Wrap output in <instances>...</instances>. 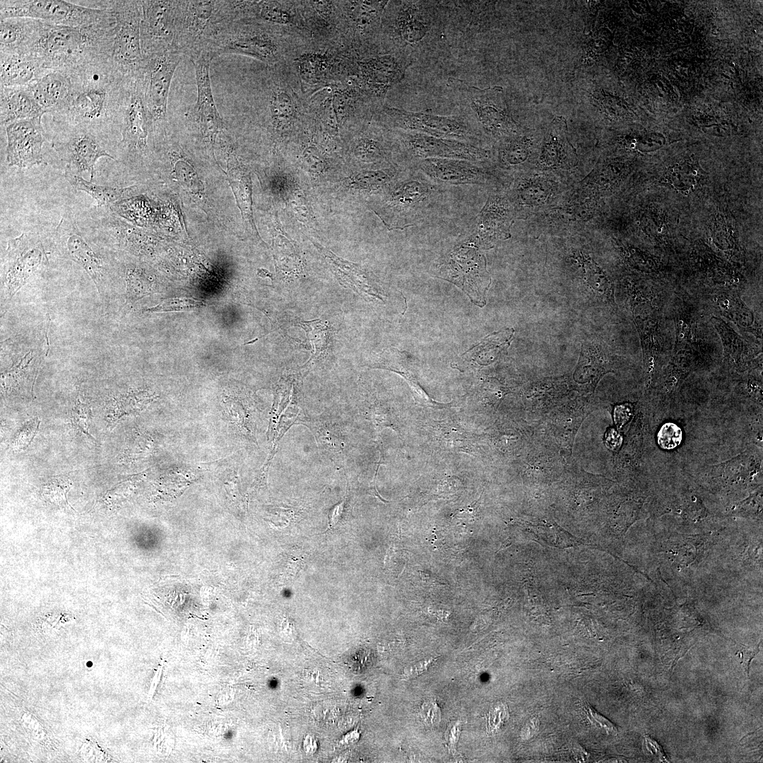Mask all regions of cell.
Returning a JSON list of instances; mask_svg holds the SVG:
<instances>
[{"label": "cell", "mask_w": 763, "mask_h": 763, "mask_svg": "<svg viewBox=\"0 0 763 763\" xmlns=\"http://www.w3.org/2000/svg\"><path fill=\"white\" fill-rule=\"evenodd\" d=\"M43 22L15 17L0 20V53L28 55L37 42Z\"/></svg>", "instance_id": "25"}, {"label": "cell", "mask_w": 763, "mask_h": 763, "mask_svg": "<svg viewBox=\"0 0 763 763\" xmlns=\"http://www.w3.org/2000/svg\"><path fill=\"white\" fill-rule=\"evenodd\" d=\"M71 76L66 70H48L41 78L28 85L44 114L61 109L72 90Z\"/></svg>", "instance_id": "27"}, {"label": "cell", "mask_w": 763, "mask_h": 763, "mask_svg": "<svg viewBox=\"0 0 763 763\" xmlns=\"http://www.w3.org/2000/svg\"><path fill=\"white\" fill-rule=\"evenodd\" d=\"M57 126L52 148L65 164V175L81 176L87 172L92 182L97 160L101 157L115 159L105 149L103 138L95 132L78 126Z\"/></svg>", "instance_id": "11"}, {"label": "cell", "mask_w": 763, "mask_h": 763, "mask_svg": "<svg viewBox=\"0 0 763 763\" xmlns=\"http://www.w3.org/2000/svg\"><path fill=\"white\" fill-rule=\"evenodd\" d=\"M153 448V441L146 435L138 434L129 442L125 450L129 460H138L150 456Z\"/></svg>", "instance_id": "41"}, {"label": "cell", "mask_w": 763, "mask_h": 763, "mask_svg": "<svg viewBox=\"0 0 763 763\" xmlns=\"http://www.w3.org/2000/svg\"><path fill=\"white\" fill-rule=\"evenodd\" d=\"M715 304L720 314L732 321L740 330L762 338V322L738 293L722 292L715 297Z\"/></svg>", "instance_id": "31"}, {"label": "cell", "mask_w": 763, "mask_h": 763, "mask_svg": "<svg viewBox=\"0 0 763 763\" xmlns=\"http://www.w3.org/2000/svg\"><path fill=\"white\" fill-rule=\"evenodd\" d=\"M479 247L468 237L456 247L439 267L441 278L463 288L473 302L485 304V293L490 283L486 261Z\"/></svg>", "instance_id": "13"}, {"label": "cell", "mask_w": 763, "mask_h": 763, "mask_svg": "<svg viewBox=\"0 0 763 763\" xmlns=\"http://www.w3.org/2000/svg\"><path fill=\"white\" fill-rule=\"evenodd\" d=\"M513 329H507L497 333H493L485 338L478 345L465 353L472 357H480L482 355L490 354L492 357L496 356L501 350H503L509 345L513 335Z\"/></svg>", "instance_id": "38"}, {"label": "cell", "mask_w": 763, "mask_h": 763, "mask_svg": "<svg viewBox=\"0 0 763 763\" xmlns=\"http://www.w3.org/2000/svg\"><path fill=\"white\" fill-rule=\"evenodd\" d=\"M40 420L35 418L27 422L17 432L12 441L15 451L25 449L37 433Z\"/></svg>", "instance_id": "43"}, {"label": "cell", "mask_w": 763, "mask_h": 763, "mask_svg": "<svg viewBox=\"0 0 763 763\" xmlns=\"http://www.w3.org/2000/svg\"><path fill=\"white\" fill-rule=\"evenodd\" d=\"M298 325L305 331L312 346L311 357L300 369L299 374L303 378L317 362L328 355L332 345L333 332L328 323L319 319L299 322Z\"/></svg>", "instance_id": "33"}, {"label": "cell", "mask_w": 763, "mask_h": 763, "mask_svg": "<svg viewBox=\"0 0 763 763\" xmlns=\"http://www.w3.org/2000/svg\"><path fill=\"white\" fill-rule=\"evenodd\" d=\"M682 439L681 429L673 422H666L662 425L658 432V445L664 449H672L678 446Z\"/></svg>", "instance_id": "42"}, {"label": "cell", "mask_w": 763, "mask_h": 763, "mask_svg": "<svg viewBox=\"0 0 763 763\" xmlns=\"http://www.w3.org/2000/svg\"><path fill=\"white\" fill-rule=\"evenodd\" d=\"M433 660V658H430L428 659L420 661L418 663L406 668L404 670V675L408 678L414 677L423 673L425 670H427V666L432 662Z\"/></svg>", "instance_id": "53"}, {"label": "cell", "mask_w": 763, "mask_h": 763, "mask_svg": "<svg viewBox=\"0 0 763 763\" xmlns=\"http://www.w3.org/2000/svg\"><path fill=\"white\" fill-rule=\"evenodd\" d=\"M283 30L255 19L223 25L207 48L212 59L227 54H242L271 66L281 64Z\"/></svg>", "instance_id": "6"}, {"label": "cell", "mask_w": 763, "mask_h": 763, "mask_svg": "<svg viewBox=\"0 0 763 763\" xmlns=\"http://www.w3.org/2000/svg\"><path fill=\"white\" fill-rule=\"evenodd\" d=\"M6 160L10 167L30 168L45 163L42 146L45 134L42 117L22 119L6 126Z\"/></svg>", "instance_id": "19"}, {"label": "cell", "mask_w": 763, "mask_h": 763, "mask_svg": "<svg viewBox=\"0 0 763 763\" xmlns=\"http://www.w3.org/2000/svg\"><path fill=\"white\" fill-rule=\"evenodd\" d=\"M91 410L86 404L78 401L72 410L71 420L73 424L85 434L91 437L89 433Z\"/></svg>", "instance_id": "44"}, {"label": "cell", "mask_w": 763, "mask_h": 763, "mask_svg": "<svg viewBox=\"0 0 763 763\" xmlns=\"http://www.w3.org/2000/svg\"><path fill=\"white\" fill-rule=\"evenodd\" d=\"M313 243L343 286L351 288L363 297L383 300L382 291L362 266L338 257L329 249Z\"/></svg>", "instance_id": "26"}, {"label": "cell", "mask_w": 763, "mask_h": 763, "mask_svg": "<svg viewBox=\"0 0 763 763\" xmlns=\"http://www.w3.org/2000/svg\"><path fill=\"white\" fill-rule=\"evenodd\" d=\"M413 61L403 54L385 53L360 63V90L378 110L387 92L403 79Z\"/></svg>", "instance_id": "17"}, {"label": "cell", "mask_w": 763, "mask_h": 763, "mask_svg": "<svg viewBox=\"0 0 763 763\" xmlns=\"http://www.w3.org/2000/svg\"><path fill=\"white\" fill-rule=\"evenodd\" d=\"M21 722L28 733L33 739L42 741L46 738L47 735L43 726L33 714L25 712L21 716Z\"/></svg>", "instance_id": "48"}, {"label": "cell", "mask_w": 763, "mask_h": 763, "mask_svg": "<svg viewBox=\"0 0 763 763\" xmlns=\"http://www.w3.org/2000/svg\"><path fill=\"white\" fill-rule=\"evenodd\" d=\"M81 757L89 762H104L107 757L105 751L93 740L87 739L80 749Z\"/></svg>", "instance_id": "45"}, {"label": "cell", "mask_w": 763, "mask_h": 763, "mask_svg": "<svg viewBox=\"0 0 763 763\" xmlns=\"http://www.w3.org/2000/svg\"><path fill=\"white\" fill-rule=\"evenodd\" d=\"M380 131L369 129L359 138L355 148L358 159L365 163H379L390 157L391 146Z\"/></svg>", "instance_id": "36"}, {"label": "cell", "mask_w": 763, "mask_h": 763, "mask_svg": "<svg viewBox=\"0 0 763 763\" xmlns=\"http://www.w3.org/2000/svg\"><path fill=\"white\" fill-rule=\"evenodd\" d=\"M184 57L174 49L143 57L138 77L155 129L166 119L172 80L177 67Z\"/></svg>", "instance_id": "12"}, {"label": "cell", "mask_w": 763, "mask_h": 763, "mask_svg": "<svg viewBox=\"0 0 763 763\" xmlns=\"http://www.w3.org/2000/svg\"><path fill=\"white\" fill-rule=\"evenodd\" d=\"M645 740L646 748L651 754L656 755L661 761L666 760L662 748L656 742L649 736H646Z\"/></svg>", "instance_id": "54"}, {"label": "cell", "mask_w": 763, "mask_h": 763, "mask_svg": "<svg viewBox=\"0 0 763 763\" xmlns=\"http://www.w3.org/2000/svg\"><path fill=\"white\" fill-rule=\"evenodd\" d=\"M213 59L207 54L191 59L195 71L197 97L194 107L186 113V117L196 124L206 141L212 146L217 134L223 129V122L213 98L210 66Z\"/></svg>", "instance_id": "18"}, {"label": "cell", "mask_w": 763, "mask_h": 763, "mask_svg": "<svg viewBox=\"0 0 763 763\" xmlns=\"http://www.w3.org/2000/svg\"><path fill=\"white\" fill-rule=\"evenodd\" d=\"M412 168L437 184H481L488 172L477 162L448 158H425L412 162Z\"/></svg>", "instance_id": "20"}, {"label": "cell", "mask_w": 763, "mask_h": 763, "mask_svg": "<svg viewBox=\"0 0 763 763\" xmlns=\"http://www.w3.org/2000/svg\"><path fill=\"white\" fill-rule=\"evenodd\" d=\"M201 302L189 298L167 300L161 302L155 307L147 309L150 312L176 311L185 309H191L197 307Z\"/></svg>", "instance_id": "46"}, {"label": "cell", "mask_w": 763, "mask_h": 763, "mask_svg": "<svg viewBox=\"0 0 763 763\" xmlns=\"http://www.w3.org/2000/svg\"><path fill=\"white\" fill-rule=\"evenodd\" d=\"M420 716L423 722L431 726L437 725L441 719V712L435 701L429 700L423 703Z\"/></svg>", "instance_id": "50"}, {"label": "cell", "mask_w": 763, "mask_h": 763, "mask_svg": "<svg viewBox=\"0 0 763 763\" xmlns=\"http://www.w3.org/2000/svg\"><path fill=\"white\" fill-rule=\"evenodd\" d=\"M711 322L721 338L726 357L740 364L755 354L757 350L722 318L714 316L711 318Z\"/></svg>", "instance_id": "34"}, {"label": "cell", "mask_w": 763, "mask_h": 763, "mask_svg": "<svg viewBox=\"0 0 763 763\" xmlns=\"http://www.w3.org/2000/svg\"><path fill=\"white\" fill-rule=\"evenodd\" d=\"M42 263H47V257L41 242L21 234L8 244L4 267L6 282L8 285H20Z\"/></svg>", "instance_id": "22"}, {"label": "cell", "mask_w": 763, "mask_h": 763, "mask_svg": "<svg viewBox=\"0 0 763 763\" xmlns=\"http://www.w3.org/2000/svg\"><path fill=\"white\" fill-rule=\"evenodd\" d=\"M112 11L102 5L87 7L61 0H1L0 20L23 17L71 27L90 25L107 17Z\"/></svg>", "instance_id": "9"}, {"label": "cell", "mask_w": 763, "mask_h": 763, "mask_svg": "<svg viewBox=\"0 0 763 763\" xmlns=\"http://www.w3.org/2000/svg\"><path fill=\"white\" fill-rule=\"evenodd\" d=\"M398 171L390 167L379 170H362L350 177V187L366 192H372L386 187L396 178Z\"/></svg>", "instance_id": "37"}, {"label": "cell", "mask_w": 763, "mask_h": 763, "mask_svg": "<svg viewBox=\"0 0 763 763\" xmlns=\"http://www.w3.org/2000/svg\"><path fill=\"white\" fill-rule=\"evenodd\" d=\"M120 127V145L127 156H146L148 152V140L155 127L148 114L138 76L128 83Z\"/></svg>", "instance_id": "15"}, {"label": "cell", "mask_w": 763, "mask_h": 763, "mask_svg": "<svg viewBox=\"0 0 763 763\" xmlns=\"http://www.w3.org/2000/svg\"><path fill=\"white\" fill-rule=\"evenodd\" d=\"M304 166L313 173H320L324 169V161L317 148H307L302 153Z\"/></svg>", "instance_id": "49"}, {"label": "cell", "mask_w": 763, "mask_h": 763, "mask_svg": "<svg viewBox=\"0 0 763 763\" xmlns=\"http://www.w3.org/2000/svg\"><path fill=\"white\" fill-rule=\"evenodd\" d=\"M111 11L102 20L87 25L71 27L43 22L28 55L46 70L66 71L100 58H111L116 28L115 16Z\"/></svg>", "instance_id": "2"}, {"label": "cell", "mask_w": 763, "mask_h": 763, "mask_svg": "<svg viewBox=\"0 0 763 763\" xmlns=\"http://www.w3.org/2000/svg\"><path fill=\"white\" fill-rule=\"evenodd\" d=\"M233 21L232 1H177L174 49L190 59L205 54L221 27Z\"/></svg>", "instance_id": "5"}, {"label": "cell", "mask_w": 763, "mask_h": 763, "mask_svg": "<svg viewBox=\"0 0 763 763\" xmlns=\"http://www.w3.org/2000/svg\"><path fill=\"white\" fill-rule=\"evenodd\" d=\"M446 85L461 109V115L478 135L483 132L501 140L515 136L517 125L501 86L481 89L456 78H449Z\"/></svg>", "instance_id": "4"}, {"label": "cell", "mask_w": 763, "mask_h": 763, "mask_svg": "<svg viewBox=\"0 0 763 763\" xmlns=\"http://www.w3.org/2000/svg\"><path fill=\"white\" fill-rule=\"evenodd\" d=\"M438 1H392L382 20L380 47L386 53L403 54L415 59L443 25Z\"/></svg>", "instance_id": "3"}, {"label": "cell", "mask_w": 763, "mask_h": 763, "mask_svg": "<svg viewBox=\"0 0 763 763\" xmlns=\"http://www.w3.org/2000/svg\"><path fill=\"white\" fill-rule=\"evenodd\" d=\"M72 90L63 107L52 114L57 125L78 126L104 138L120 127L128 83L111 58H100L69 71Z\"/></svg>", "instance_id": "1"}, {"label": "cell", "mask_w": 763, "mask_h": 763, "mask_svg": "<svg viewBox=\"0 0 763 763\" xmlns=\"http://www.w3.org/2000/svg\"><path fill=\"white\" fill-rule=\"evenodd\" d=\"M349 511V498L345 495V499L340 503L335 505L330 511L329 514V526L326 531L332 528L336 525H338L341 521L345 519L347 513Z\"/></svg>", "instance_id": "51"}, {"label": "cell", "mask_w": 763, "mask_h": 763, "mask_svg": "<svg viewBox=\"0 0 763 763\" xmlns=\"http://www.w3.org/2000/svg\"><path fill=\"white\" fill-rule=\"evenodd\" d=\"M540 160L544 165L553 168H567L576 164V151L569 142L564 117H557L551 122L544 138Z\"/></svg>", "instance_id": "28"}, {"label": "cell", "mask_w": 763, "mask_h": 763, "mask_svg": "<svg viewBox=\"0 0 763 763\" xmlns=\"http://www.w3.org/2000/svg\"><path fill=\"white\" fill-rule=\"evenodd\" d=\"M614 412V418L616 425L618 427H621L629 420L632 408L628 404H622L617 406Z\"/></svg>", "instance_id": "52"}, {"label": "cell", "mask_w": 763, "mask_h": 763, "mask_svg": "<svg viewBox=\"0 0 763 763\" xmlns=\"http://www.w3.org/2000/svg\"><path fill=\"white\" fill-rule=\"evenodd\" d=\"M511 208L500 196H491L482 209L473 234L469 237L479 248L487 249L509 236Z\"/></svg>", "instance_id": "24"}, {"label": "cell", "mask_w": 763, "mask_h": 763, "mask_svg": "<svg viewBox=\"0 0 763 763\" xmlns=\"http://www.w3.org/2000/svg\"><path fill=\"white\" fill-rule=\"evenodd\" d=\"M100 1L113 11L116 19L111 61L125 78H136L143 63L140 37L141 1Z\"/></svg>", "instance_id": "8"}, {"label": "cell", "mask_w": 763, "mask_h": 763, "mask_svg": "<svg viewBox=\"0 0 763 763\" xmlns=\"http://www.w3.org/2000/svg\"><path fill=\"white\" fill-rule=\"evenodd\" d=\"M661 321L659 308L651 301H645L640 312L635 314V322L639 332L642 350L648 357H653L660 349L658 333Z\"/></svg>", "instance_id": "32"}, {"label": "cell", "mask_w": 763, "mask_h": 763, "mask_svg": "<svg viewBox=\"0 0 763 763\" xmlns=\"http://www.w3.org/2000/svg\"><path fill=\"white\" fill-rule=\"evenodd\" d=\"M304 747L307 752L313 753L317 749V743L312 736H307L304 740Z\"/></svg>", "instance_id": "56"}, {"label": "cell", "mask_w": 763, "mask_h": 763, "mask_svg": "<svg viewBox=\"0 0 763 763\" xmlns=\"http://www.w3.org/2000/svg\"><path fill=\"white\" fill-rule=\"evenodd\" d=\"M606 444L612 450H616L620 447L622 438L620 435L614 430L608 431L605 436Z\"/></svg>", "instance_id": "55"}, {"label": "cell", "mask_w": 763, "mask_h": 763, "mask_svg": "<svg viewBox=\"0 0 763 763\" xmlns=\"http://www.w3.org/2000/svg\"><path fill=\"white\" fill-rule=\"evenodd\" d=\"M177 4V1H141L140 37L143 57L174 49Z\"/></svg>", "instance_id": "16"}, {"label": "cell", "mask_w": 763, "mask_h": 763, "mask_svg": "<svg viewBox=\"0 0 763 763\" xmlns=\"http://www.w3.org/2000/svg\"><path fill=\"white\" fill-rule=\"evenodd\" d=\"M377 113L387 124L400 131L477 145L478 135L462 115L442 116L433 114L430 110L409 112L384 106Z\"/></svg>", "instance_id": "10"}, {"label": "cell", "mask_w": 763, "mask_h": 763, "mask_svg": "<svg viewBox=\"0 0 763 763\" xmlns=\"http://www.w3.org/2000/svg\"><path fill=\"white\" fill-rule=\"evenodd\" d=\"M65 177L76 189L83 191L93 197L97 201V207L109 208L134 190V187L122 189L98 185L85 180L82 176L65 175Z\"/></svg>", "instance_id": "35"}, {"label": "cell", "mask_w": 763, "mask_h": 763, "mask_svg": "<svg viewBox=\"0 0 763 763\" xmlns=\"http://www.w3.org/2000/svg\"><path fill=\"white\" fill-rule=\"evenodd\" d=\"M295 424L308 427L320 451L338 466L343 465L350 451V440L344 427L328 416L309 417L298 413Z\"/></svg>", "instance_id": "23"}, {"label": "cell", "mask_w": 763, "mask_h": 763, "mask_svg": "<svg viewBox=\"0 0 763 763\" xmlns=\"http://www.w3.org/2000/svg\"><path fill=\"white\" fill-rule=\"evenodd\" d=\"M47 71L30 55L0 54L1 88L28 86Z\"/></svg>", "instance_id": "30"}, {"label": "cell", "mask_w": 763, "mask_h": 763, "mask_svg": "<svg viewBox=\"0 0 763 763\" xmlns=\"http://www.w3.org/2000/svg\"><path fill=\"white\" fill-rule=\"evenodd\" d=\"M55 235L70 258L80 264L99 286L106 273L105 262L85 240L71 215L66 213L61 218Z\"/></svg>", "instance_id": "21"}, {"label": "cell", "mask_w": 763, "mask_h": 763, "mask_svg": "<svg viewBox=\"0 0 763 763\" xmlns=\"http://www.w3.org/2000/svg\"><path fill=\"white\" fill-rule=\"evenodd\" d=\"M398 148L411 162L425 158L464 160L479 163L490 157L487 150L471 143L398 130Z\"/></svg>", "instance_id": "14"}, {"label": "cell", "mask_w": 763, "mask_h": 763, "mask_svg": "<svg viewBox=\"0 0 763 763\" xmlns=\"http://www.w3.org/2000/svg\"><path fill=\"white\" fill-rule=\"evenodd\" d=\"M675 341L674 350H694V337L691 319L680 313L675 318Z\"/></svg>", "instance_id": "39"}, {"label": "cell", "mask_w": 763, "mask_h": 763, "mask_svg": "<svg viewBox=\"0 0 763 763\" xmlns=\"http://www.w3.org/2000/svg\"><path fill=\"white\" fill-rule=\"evenodd\" d=\"M694 166L684 162L679 165H675L671 170L669 180L678 189L687 191L693 188L696 184L697 172L694 170Z\"/></svg>", "instance_id": "40"}, {"label": "cell", "mask_w": 763, "mask_h": 763, "mask_svg": "<svg viewBox=\"0 0 763 763\" xmlns=\"http://www.w3.org/2000/svg\"><path fill=\"white\" fill-rule=\"evenodd\" d=\"M584 710L588 718L595 726L604 730L610 735H615L617 733L616 726L588 703L584 704Z\"/></svg>", "instance_id": "47"}, {"label": "cell", "mask_w": 763, "mask_h": 763, "mask_svg": "<svg viewBox=\"0 0 763 763\" xmlns=\"http://www.w3.org/2000/svg\"><path fill=\"white\" fill-rule=\"evenodd\" d=\"M45 114L35 102L28 86L1 88V125L16 121L42 117Z\"/></svg>", "instance_id": "29"}, {"label": "cell", "mask_w": 763, "mask_h": 763, "mask_svg": "<svg viewBox=\"0 0 763 763\" xmlns=\"http://www.w3.org/2000/svg\"><path fill=\"white\" fill-rule=\"evenodd\" d=\"M418 173L396 183L375 211L389 228L403 230L419 223L441 202L443 189Z\"/></svg>", "instance_id": "7"}]
</instances>
